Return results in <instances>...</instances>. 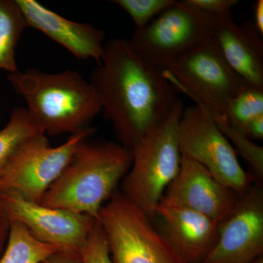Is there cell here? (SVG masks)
Returning a JSON list of instances; mask_svg holds the SVG:
<instances>
[{"label": "cell", "instance_id": "obj_2", "mask_svg": "<svg viewBox=\"0 0 263 263\" xmlns=\"http://www.w3.org/2000/svg\"><path fill=\"white\" fill-rule=\"evenodd\" d=\"M88 138L79 143L41 204L86 214L97 220L104 203L130 168L133 153L120 143Z\"/></svg>", "mask_w": 263, "mask_h": 263}, {"label": "cell", "instance_id": "obj_24", "mask_svg": "<svg viewBox=\"0 0 263 263\" xmlns=\"http://www.w3.org/2000/svg\"><path fill=\"white\" fill-rule=\"evenodd\" d=\"M10 221L3 205V193L0 190V257L4 251L8 235H9Z\"/></svg>", "mask_w": 263, "mask_h": 263}, {"label": "cell", "instance_id": "obj_4", "mask_svg": "<svg viewBox=\"0 0 263 263\" xmlns=\"http://www.w3.org/2000/svg\"><path fill=\"white\" fill-rule=\"evenodd\" d=\"M183 109L179 100L167 119L132 148L133 162L122 179L121 193L152 220L166 189L181 167L179 125Z\"/></svg>", "mask_w": 263, "mask_h": 263}, {"label": "cell", "instance_id": "obj_16", "mask_svg": "<svg viewBox=\"0 0 263 263\" xmlns=\"http://www.w3.org/2000/svg\"><path fill=\"white\" fill-rule=\"evenodd\" d=\"M27 27L16 0H0V70L8 74L18 70L15 51Z\"/></svg>", "mask_w": 263, "mask_h": 263}, {"label": "cell", "instance_id": "obj_3", "mask_svg": "<svg viewBox=\"0 0 263 263\" xmlns=\"http://www.w3.org/2000/svg\"><path fill=\"white\" fill-rule=\"evenodd\" d=\"M8 80L45 134L80 133L90 127L101 112L92 85L77 71L51 73L35 69L18 70L8 74Z\"/></svg>", "mask_w": 263, "mask_h": 263}, {"label": "cell", "instance_id": "obj_7", "mask_svg": "<svg viewBox=\"0 0 263 263\" xmlns=\"http://www.w3.org/2000/svg\"><path fill=\"white\" fill-rule=\"evenodd\" d=\"M162 73L177 91L201 102L216 123L226 121L228 103L247 85L230 68L212 39L183 55Z\"/></svg>", "mask_w": 263, "mask_h": 263}, {"label": "cell", "instance_id": "obj_20", "mask_svg": "<svg viewBox=\"0 0 263 263\" xmlns=\"http://www.w3.org/2000/svg\"><path fill=\"white\" fill-rule=\"evenodd\" d=\"M218 128L227 139L232 143L235 153L248 164L251 175L258 183L263 180V147L254 143L243 132L232 127L227 121L216 123Z\"/></svg>", "mask_w": 263, "mask_h": 263}, {"label": "cell", "instance_id": "obj_22", "mask_svg": "<svg viewBox=\"0 0 263 263\" xmlns=\"http://www.w3.org/2000/svg\"><path fill=\"white\" fill-rule=\"evenodd\" d=\"M80 254L83 263H113L106 237L98 221L91 228Z\"/></svg>", "mask_w": 263, "mask_h": 263}, {"label": "cell", "instance_id": "obj_12", "mask_svg": "<svg viewBox=\"0 0 263 263\" xmlns=\"http://www.w3.org/2000/svg\"><path fill=\"white\" fill-rule=\"evenodd\" d=\"M242 195L218 181L196 161L182 155L179 174L161 201L186 208L221 223L234 211Z\"/></svg>", "mask_w": 263, "mask_h": 263}, {"label": "cell", "instance_id": "obj_26", "mask_svg": "<svg viewBox=\"0 0 263 263\" xmlns=\"http://www.w3.org/2000/svg\"><path fill=\"white\" fill-rule=\"evenodd\" d=\"M245 133L252 140H262L263 138V116L256 118L249 122L246 127Z\"/></svg>", "mask_w": 263, "mask_h": 263}, {"label": "cell", "instance_id": "obj_5", "mask_svg": "<svg viewBox=\"0 0 263 263\" xmlns=\"http://www.w3.org/2000/svg\"><path fill=\"white\" fill-rule=\"evenodd\" d=\"M215 16L187 2H177L149 24L136 29L129 44L160 72L183 55L212 39Z\"/></svg>", "mask_w": 263, "mask_h": 263}, {"label": "cell", "instance_id": "obj_28", "mask_svg": "<svg viewBox=\"0 0 263 263\" xmlns=\"http://www.w3.org/2000/svg\"><path fill=\"white\" fill-rule=\"evenodd\" d=\"M252 263H263V257L262 256H259V257H257V259H254L253 262Z\"/></svg>", "mask_w": 263, "mask_h": 263}, {"label": "cell", "instance_id": "obj_11", "mask_svg": "<svg viewBox=\"0 0 263 263\" xmlns=\"http://www.w3.org/2000/svg\"><path fill=\"white\" fill-rule=\"evenodd\" d=\"M262 253L263 193L252 186L219 224L217 242L202 263H252Z\"/></svg>", "mask_w": 263, "mask_h": 263}, {"label": "cell", "instance_id": "obj_14", "mask_svg": "<svg viewBox=\"0 0 263 263\" xmlns=\"http://www.w3.org/2000/svg\"><path fill=\"white\" fill-rule=\"evenodd\" d=\"M28 27L37 29L80 60L100 64L105 32L92 24L73 22L36 0H16Z\"/></svg>", "mask_w": 263, "mask_h": 263}, {"label": "cell", "instance_id": "obj_21", "mask_svg": "<svg viewBox=\"0 0 263 263\" xmlns=\"http://www.w3.org/2000/svg\"><path fill=\"white\" fill-rule=\"evenodd\" d=\"M127 12L133 19L136 29H141L149 24L157 15L176 3L175 0H113Z\"/></svg>", "mask_w": 263, "mask_h": 263}, {"label": "cell", "instance_id": "obj_25", "mask_svg": "<svg viewBox=\"0 0 263 263\" xmlns=\"http://www.w3.org/2000/svg\"><path fill=\"white\" fill-rule=\"evenodd\" d=\"M41 263H83L80 253L57 251Z\"/></svg>", "mask_w": 263, "mask_h": 263}, {"label": "cell", "instance_id": "obj_15", "mask_svg": "<svg viewBox=\"0 0 263 263\" xmlns=\"http://www.w3.org/2000/svg\"><path fill=\"white\" fill-rule=\"evenodd\" d=\"M212 40L246 84L263 89V43L254 24H238L233 14L215 17Z\"/></svg>", "mask_w": 263, "mask_h": 263}, {"label": "cell", "instance_id": "obj_9", "mask_svg": "<svg viewBox=\"0 0 263 263\" xmlns=\"http://www.w3.org/2000/svg\"><path fill=\"white\" fill-rule=\"evenodd\" d=\"M95 131V128L89 127L71 135L63 144L56 147L50 145L46 135L31 138L0 175V190L41 203L43 195L70 162L79 143Z\"/></svg>", "mask_w": 263, "mask_h": 263}, {"label": "cell", "instance_id": "obj_27", "mask_svg": "<svg viewBox=\"0 0 263 263\" xmlns=\"http://www.w3.org/2000/svg\"><path fill=\"white\" fill-rule=\"evenodd\" d=\"M254 25L261 36L263 34V1L257 0L254 7Z\"/></svg>", "mask_w": 263, "mask_h": 263}, {"label": "cell", "instance_id": "obj_23", "mask_svg": "<svg viewBox=\"0 0 263 263\" xmlns=\"http://www.w3.org/2000/svg\"><path fill=\"white\" fill-rule=\"evenodd\" d=\"M186 1L189 4L215 17L233 14L232 9L238 3V0H186Z\"/></svg>", "mask_w": 263, "mask_h": 263}, {"label": "cell", "instance_id": "obj_6", "mask_svg": "<svg viewBox=\"0 0 263 263\" xmlns=\"http://www.w3.org/2000/svg\"><path fill=\"white\" fill-rule=\"evenodd\" d=\"M113 263H183L149 216L120 191L99 213Z\"/></svg>", "mask_w": 263, "mask_h": 263}, {"label": "cell", "instance_id": "obj_17", "mask_svg": "<svg viewBox=\"0 0 263 263\" xmlns=\"http://www.w3.org/2000/svg\"><path fill=\"white\" fill-rule=\"evenodd\" d=\"M59 251L34 238L25 226L10 221L9 235L0 263H41Z\"/></svg>", "mask_w": 263, "mask_h": 263}, {"label": "cell", "instance_id": "obj_10", "mask_svg": "<svg viewBox=\"0 0 263 263\" xmlns=\"http://www.w3.org/2000/svg\"><path fill=\"white\" fill-rule=\"evenodd\" d=\"M2 193L10 221L23 224L39 241L60 251L80 253L96 219L86 214L44 206L15 193Z\"/></svg>", "mask_w": 263, "mask_h": 263}, {"label": "cell", "instance_id": "obj_18", "mask_svg": "<svg viewBox=\"0 0 263 263\" xmlns=\"http://www.w3.org/2000/svg\"><path fill=\"white\" fill-rule=\"evenodd\" d=\"M40 135L46 134L34 124L25 108L13 109L9 122L0 130V175L21 147Z\"/></svg>", "mask_w": 263, "mask_h": 263}, {"label": "cell", "instance_id": "obj_1", "mask_svg": "<svg viewBox=\"0 0 263 263\" xmlns=\"http://www.w3.org/2000/svg\"><path fill=\"white\" fill-rule=\"evenodd\" d=\"M90 83L119 143L130 150L167 119L179 100L163 73L122 38L105 43Z\"/></svg>", "mask_w": 263, "mask_h": 263}, {"label": "cell", "instance_id": "obj_29", "mask_svg": "<svg viewBox=\"0 0 263 263\" xmlns=\"http://www.w3.org/2000/svg\"><path fill=\"white\" fill-rule=\"evenodd\" d=\"M0 117H1V114H0Z\"/></svg>", "mask_w": 263, "mask_h": 263}, {"label": "cell", "instance_id": "obj_19", "mask_svg": "<svg viewBox=\"0 0 263 263\" xmlns=\"http://www.w3.org/2000/svg\"><path fill=\"white\" fill-rule=\"evenodd\" d=\"M260 116H263V89L249 85L232 98L227 106V122L242 132L249 122Z\"/></svg>", "mask_w": 263, "mask_h": 263}, {"label": "cell", "instance_id": "obj_13", "mask_svg": "<svg viewBox=\"0 0 263 263\" xmlns=\"http://www.w3.org/2000/svg\"><path fill=\"white\" fill-rule=\"evenodd\" d=\"M159 218L165 239L183 263H202L219 237V221L186 208L160 201L154 219Z\"/></svg>", "mask_w": 263, "mask_h": 263}, {"label": "cell", "instance_id": "obj_8", "mask_svg": "<svg viewBox=\"0 0 263 263\" xmlns=\"http://www.w3.org/2000/svg\"><path fill=\"white\" fill-rule=\"evenodd\" d=\"M195 105L183 109L179 125L181 155L196 161L223 184L239 194L252 187L253 177L242 167L234 148L219 130L209 109Z\"/></svg>", "mask_w": 263, "mask_h": 263}]
</instances>
